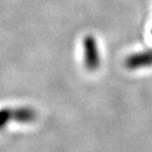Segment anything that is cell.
I'll return each instance as SVG.
<instances>
[{
	"instance_id": "cell-1",
	"label": "cell",
	"mask_w": 152,
	"mask_h": 152,
	"mask_svg": "<svg viewBox=\"0 0 152 152\" xmlns=\"http://www.w3.org/2000/svg\"><path fill=\"white\" fill-rule=\"evenodd\" d=\"M83 66L89 72H95L100 66V55L96 38L87 35L83 39Z\"/></svg>"
},
{
	"instance_id": "cell-2",
	"label": "cell",
	"mask_w": 152,
	"mask_h": 152,
	"mask_svg": "<svg viewBox=\"0 0 152 152\" xmlns=\"http://www.w3.org/2000/svg\"><path fill=\"white\" fill-rule=\"evenodd\" d=\"M125 66L128 70H140L152 66V50L133 53L125 59Z\"/></svg>"
},
{
	"instance_id": "cell-3",
	"label": "cell",
	"mask_w": 152,
	"mask_h": 152,
	"mask_svg": "<svg viewBox=\"0 0 152 152\" xmlns=\"http://www.w3.org/2000/svg\"><path fill=\"white\" fill-rule=\"evenodd\" d=\"M37 118V112L28 106H20L13 108V121L19 124H31Z\"/></svg>"
},
{
	"instance_id": "cell-4",
	"label": "cell",
	"mask_w": 152,
	"mask_h": 152,
	"mask_svg": "<svg viewBox=\"0 0 152 152\" xmlns=\"http://www.w3.org/2000/svg\"><path fill=\"white\" fill-rule=\"evenodd\" d=\"M13 121V108H1L0 109V131L7 128Z\"/></svg>"
}]
</instances>
